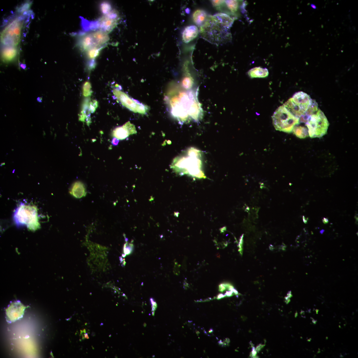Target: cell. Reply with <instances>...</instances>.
Returning <instances> with one entry per match:
<instances>
[{"label":"cell","instance_id":"obj_1","mask_svg":"<svg viewBox=\"0 0 358 358\" xmlns=\"http://www.w3.org/2000/svg\"><path fill=\"white\" fill-rule=\"evenodd\" d=\"M194 92L171 89L165 96L171 115L180 123L190 120L198 122L202 118V110Z\"/></svg>","mask_w":358,"mask_h":358},{"label":"cell","instance_id":"obj_2","mask_svg":"<svg viewBox=\"0 0 358 358\" xmlns=\"http://www.w3.org/2000/svg\"><path fill=\"white\" fill-rule=\"evenodd\" d=\"M201 157V151L191 147L175 158L171 168L175 172L181 175H188L196 178H205L202 171Z\"/></svg>","mask_w":358,"mask_h":358},{"label":"cell","instance_id":"obj_3","mask_svg":"<svg viewBox=\"0 0 358 358\" xmlns=\"http://www.w3.org/2000/svg\"><path fill=\"white\" fill-rule=\"evenodd\" d=\"M299 124H305L303 126L312 138H320L326 134L329 125L325 115L319 108L316 112L308 111L299 118Z\"/></svg>","mask_w":358,"mask_h":358},{"label":"cell","instance_id":"obj_4","mask_svg":"<svg viewBox=\"0 0 358 358\" xmlns=\"http://www.w3.org/2000/svg\"><path fill=\"white\" fill-rule=\"evenodd\" d=\"M229 28L219 23L213 16H208L205 23L200 27L202 37L214 44L220 45L226 41L229 35Z\"/></svg>","mask_w":358,"mask_h":358},{"label":"cell","instance_id":"obj_5","mask_svg":"<svg viewBox=\"0 0 358 358\" xmlns=\"http://www.w3.org/2000/svg\"><path fill=\"white\" fill-rule=\"evenodd\" d=\"M13 219L18 226L26 225L31 230H36L40 227L37 209L35 206L21 203L15 209Z\"/></svg>","mask_w":358,"mask_h":358},{"label":"cell","instance_id":"obj_6","mask_svg":"<svg viewBox=\"0 0 358 358\" xmlns=\"http://www.w3.org/2000/svg\"><path fill=\"white\" fill-rule=\"evenodd\" d=\"M273 123L276 130L290 133L299 123V118L295 117L284 106H280L272 117Z\"/></svg>","mask_w":358,"mask_h":358},{"label":"cell","instance_id":"obj_7","mask_svg":"<svg viewBox=\"0 0 358 358\" xmlns=\"http://www.w3.org/2000/svg\"><path fill=\"white\" fill-rule=\"evenodd\" d=\"M313 101L306 93L299 92L295 93L284 106L295 116L300 118L308 111Z\"/></svg>","mask_w":358,"mask_h":358},{"label":"cell","instance_id":"obj_8","mask_svg":"<svg viewBox=\"0 0 358 358\" xmlns=\"http://www.w3.org/2000/svg\"><path fill=\"white\" fill-rule=\"evenodd\" d=\"M119 15L116 10H112L108 14L103 15L98 20L88 22V27L89 30H100L108 34L116 26L119 20Z\"/></svg>","mask_w":358,"mask_h":358},{"label":"cell","instance_id":"obj_9","mask_svg":"<svg viewBox=\"0 0 358 358\" xmlns=\"http://www.w3.org/2000/svg\"><path fill=\"white\" fill-rule=\"evenodd\" d=\"M113 93L117 100L125 108L135 113L146 114L149 109V107L129 97L123 92L114 89Z\"/></svg>","mask_w":358,"mask_h":358},{"label":"cell","instance_id":"obj_10","mask_svg":"<svg viewBox=\"0 0 358 358\" xmlns=\"http://www.w3.org/2000/svg\"><path fill=\"white\" fill-rule=\"evenodd\" d=\"M18 19L8 25L2 33L1 40L3 44L13 47L18 44L20 40L21 21Z\"/></svg>","mask_w":358,"mask_h":358},{"label":"cell","instance_id":"obj_11","mask_svg":"<svg viewBox=\"0 0 358 358\" xmlns=\"http://www.w3.org/2000/svg\"><path fill=\"white\" fill-rule=\"evenodd\" d=\"M137 133L135 125L128 122L123 126L118 127L114 129L112 135L118 140H123L130 135L135 134Z\"/></svg>","mask_w":358,"mask_h":358},{"label":"cell","instance_id":"obj_12","mask_svg":"<svg viewBox=\"0 0 358 358\" xmlns=\"http://www.w3.org/2000/svg\"><path fill=\"white\" fill-rule=\"evenodd\" d=\"M26 307L20 302L12 303L6 310V314L9 321L14 322L23 317Z\"/></svg>","mask_w":358,"mask_h":358},{"label":"cell","instance_id":"obj_13","mask_svg":"<svg viewBox=\"0 0 358 358\" xmlns=\"http://www.w3.org/2000/svg\"><path fill=\"white\" fill-rule=\"evenodd\" d=\"M78 45L81 50L84 52L93 48H103L98 45L93 32L81 36Z\"/></svg>","mask_w":358,"mask_h":358},{"label":"cell","instance_id":"obj_14","mask_svg":"<svg viewBox=\"0 0 358 358\" xmlns=\"http://www.w3.org/2000/svg\"><path fill=\"white\" fill-rule=\"evenodd\" d=\"M198 27L194 25L187 27L183 34V40L186 43H188L197 37L199 33Z\"/></svg>","mask_w":358,"mask_h":358},{"label":"cell","instance_id":"obj_15","mask_svg":"<svg viewBox=\"0 0 358 358\" xmlns=\"http://www.w3.org/2000/svg\"><path fill=\"white\" fill-rule=\"evenodd\" d=\"M70 193L77 198L85 196L87 192L84 184L79 181L76 182L72 186Z\"/></svg>","mask_w":358,"mask_h":358},{"label":"cell","instance_id":"obj_16","mask_svg":"<svg viewBox=\"0 0 358 358\" xmlns=\"http://www.w3.org/2000/svg\"><path fill=\"white\" fill-rule=\"evenodd\" d=\"M208 17L206 12L202 9L196 10L193 15V19L194 23L200 27L204 24Z\"/></svg>","mask_w":358,"mask_h":358},{"label":"cell","instance_id":"obj_17","mask_svg":"<svg viewBox=\"0 0 358 358\" xmlns=\"http://www.w3.org/2000/svg\"><path fill=\"white\" fill-rule=\"evenodd\" d=\"M248 74L251 78H265L269 75L268 69L261 67H256L250 70Z\"/></svg>","mask_w":358,"mask_h":358},{"label":"cell","instance_id":"obj_18","mask_svg":"<svg viewBox=\"0 0 358 358\" xmlns=\"http://www.w3.org/2000/svg\"><path fill=\"white\" fill-rule=\"evenodd\" d=\"M213 16L219 23L229 28L234 23V19L227 14L220 13L214 14Z\"/></svg>","mask_w":358,"mask_h":358},{"label":"cell","instance_id":"obj_19","mask_svg":"<svg viewBox=\"0 0 358 358\" xmlns=\"http://www.w3.org/2000/svg\"><path fill=\"white\" fill-rule=\"evenodd\" d=\"M17 50L13 47H8L4 48L3 55L4 58L6 60H12L16 56Z\"/></svg>","mask_w":358,"mask_h":358},{"label":"cell","instance_id":"obj_20","mask_svg":"<svg viewBox=\"0 0 358 358\" xmlns=\"http://www.w3.org/2000/svg\"><path fill=\"white\" fill-rule=\"evenodd\" d=\"M103 48H93L85 52L86 53L87 56L88 58L91 59H94L100 54L101 50Z\"/></svg>","mask_w":358,"mask_h":358},{"label":"cell","instance_id":"obj_21","mask_svg":"<svg viewBox=\"0 0 358 358\" xmlns=\"http://www.w3.org/2000/svg\"><path fill=\"white\" fill-rule=\"evenodd\" d=\"M224 3L228 9L231 12L234 13L238 11L239 8V2L237 1H224Z\"/></svg>","mask_w":358,"mask_h":358},{"label":"cell","instance_id":"obj_22","mask_svg":"<svg viewBox=\"0 0 358 358\" xmlns=\"http://www.w3.org/2000/svg\"><path fill=\"white\" fill-rule=\"evenodd\" d=\"M100 10L103 15H105L109 13L113 9L111 4L107 2H104L101 4Z\"/></svg>","mask_w":358,"mask_h":358},{"label":"cell","instance_id":"obj_23","mask_svg":"<svg viewBox=\"0 0 358 358\" xmlns=\"http://www.w3.org/2000/svg\"><path fill=\"white\" fill-rule=\"evenodd\" d=\"M193 85V81L190 76H186L181 82V85L185 89H190Z\"/></svg>","mask_w":358,"mask_h":358},{"label":"cell","instance_id":"obj_24","mask_svg":"<svg viewBox=\"0 0 358 358\" xmlns=\"http://www.w3.org/2000/svg\"><path fill=\"white\" fill-rule=\"evenodd\" d=\"M91 88V85L90 83L88 81L86 82L83 88V95L84 96L87 97L91 95L92 93Z\"/></svg>","mask_w":358,"mask_h":358},{"label":"cell","instance_id":"obj_25","mask_svg":"<svg viewBox=\"0 0 358 358\" xmlns=\"http://www.w3.org/2000/svg\"><path fill=\"white\" fill-rule=\"evenodd\" d=\"M134 245L132 244L127 243L124 245V251L125 255H129L133 252Z\"/></svg>","mask_w":358,"mask_h":358},{"label":"cell","instance_id":"obj_26","mask_svg":"<svg viewBox=\"0 0 358 358\" xmlns=\"http://www.w3.org/2000/svg\"><path fill=\"white\" fill-rule=\"evenodd\" d=\"M31 3H26L22 5V6L20 7L18 10V13H24L27 11L28 9L31 6Z\"/></svg>","mask_w":358,"mask_h":358},{"label":"cell","instance_id":"obj_27","mask_svg":"<svg viewBox=\"0 0 358 358\" xmlns=\"http://www.w3.org/2000/svg\"><path fill=\"white\" fill-rule=\"evenodd\" d=\"M180 267L179 264L177 261H174L173 272L177 276H178L180 274Z\"/></svg>","mask_w":358,"mask_h":358},{"label":"cell","instance_id":"obj_28","mask_svg":"<svg viewBox=\"0 0 358 358\" xmlns=\"http://www.w3.org/2000/svg\"><path fill=\"white\" fill-rule=\"evenodd\" d=\"M243 237L244 235H242L240 239L238 246L239 248V251L241 255H242V254H243V245L244 243Z\"/></svg>","mask_w":358,"mask_h":358},{"label":"cell","instance_id":"obj_29","mask_svg":"<svg viewBox=\"0 0 358 358\" xmlns=\"http://www.w3.org/2000/svg\"><path fill=\"white\" fill-rule=\"evenodd\" d=\"M224 2V1H212V2L213 6L217 8Z\"/></svg>","mask_w":358,"mask_h":358},{"label":"cell","instance_id":"obj_30","mask_svg":"<svg viewBox=\"0 0 358 358\" xmlns=\"http://www.w3.org/2000/svg\"><path fill=\"white\" fill-rule=\"evenodd\" d=\"M187 259L186 257H185L182 263V268L185 271H186L187 269Z\"/></svg>","mask_w":358,"mask_h":358},{"label":"cell","instance_id":"obj_31","mask_svg":"<svg viewBox=\"0 0 358 358\" xmlns=\"http://www.w3.org/2000/svg\"><path fill=\"white\" fill-rule=\"evenodd\" d=\"M257 354V351L254 346L253 347L252 351L251 353L250 356L254 357H255Z\"/></svg>","mask_w":358,"mask_h":358},{"label":"cell","instance_id":"obj_32","mask_svg":"<svg viewBox=\"0 0 358 358\" xmlns=\"http://www.w3.org/2000/svg\"><path fill=\"white\" fill-rule=\"evenodd\" d=\"M234 294L233 291L231 290L227 291L224 295L226 296L230 297L233 295Z\"/></svg>","mask_w":358,"mask_h":358},{"label":"cell","instance_id":"obj_33","mask_svg":"<svg viewBox=\"0 0 358 358\" xmlns=\"http://www.w3.org/2000/svg\"><path fill=\"white\" fill-rule=\"evenodd\" d=\"M119 142V140L115 138H114L112 141V144L113 145L116 146L118 145Z\"/></svg>","mask_w":358,"mask_h":358},{"label":"cell","instance_id":"obj_34","mask_svg":"<svg viewBox=\"0 0 358 358\" xmlns=\"http://www.w3.org/2000/svg\"><path fill=\"white\" fill-rule=\"evenodd\" d=\"M264 346V345L261 344L259 345L258 346H257L256 348L257 351V352L260 351L263 348V347Z\"/></svg>","mask_w":358,"mask_h":358},{"label":"cell","instance_id":"obj_35","mask_svg":"<svg viewBox=\"0 0 358 358\" xmlns=\"http://www.w3.org/2000/svg\"><path fill=\"white\" fill-rule=\"evenodd\" d=\"M225 297V296L224 295L222 294H219L218 295L217 297H216V299L218 300H219Z\"/></svg>","mask_w":358,"mask_h":358},{"label":"cell","instance_id":"obj_36","mask_svg":"<svg viewBox=\"0 0 358 358\" xmlns=\"http://www.w3.org/2000/svg\"><path fill=\"white\" fill-rule=\"evenodd\" d=\"M323 223L325 224H327L329 222V220L327 218H324L322 219Z\"/></svg>","mask_w":358,"mask_h":358},{"label":"cell","instance_id":"obj_37","mask_svg":"<svg viewBox=\"0 0 358 358\" xmlns=\"http://www.w3.org/2000/svg\"><path fill=\"white\" fill-rule=\"evenodd\" d=\"M303 220L304 223L306 224L307 223V222L308 220V218H306L305 216H303Z\"/></svg>","mask_w":358,"mask_h":358},{"label":"cell","instance_id":"obj_38","mask_svg":"<svg viewBox=\"0 0 358 358\" xmlns=\"http://www.w3.org/2000/svg\"><path fill=\"white\" fill-rule=\"evenodd\" d=\"M20 67L22 69H25L26 68V65L25 64L21 63L20 64Z\"/></svg>","mask_w":358,"mask_h":358},{"label":"cell","instance_id":"obj_39","mask_svg":"<svg viewBox=\"0 0 358 358\" xmlns=\"http://www.w3.org/2000/svg\"><path fill=\"white\" fill-rule=\"evenodd\" d=\"M311 7L313 9H316V7L315 4H311L310 5Z\"/></svg>","mask_w":358,"mask_h":358},{"label":"cell","instance_id":"obj_40","mask_svg":"<svg viewBox=\"0 0 358 358\" xmlns=\"http://www.w3.org/2000/svg\"><path fill=\"white\" fill-rule=\"evenodd\" d=\"M37 100L38 102L41 103L42 101V97H38L37 98Z\"/></svg>","mask_w":358,"mask_h":358},{"label":"cell","instance_id":"obj_41","mask_svg":"<svg viewBox=\"0 0 358 358\" xmlns=\"http://www.w3.org/2000/svg\"><path fill=\"white\" fill-rule=\"evenodd\" d=\"M312 319V322L314 324H316L317 322V320H315L313 318H311Z\"/></svg>","mask_w":358,"mask_h":358},{"label":"cell","instance_id":"obj_42","mask_svg":"<svg viewBox=\"0 0 358 358\" xmlns=\"http://www.w3.org/2000/svg\"><path fill=\"white\" fill-rule=\"evenodd\" d=\"M324 231H325V230H323V229L322 230H321L320 231V234H323L324 233Z\"/></svg>","mask_w":358,"mask_h":358},{"label":"cell","instance_id":"obj_43","mask_svg":"<svg viewBox=\"0 0 358 358\" xmlns=\"http://www.w3.org/2000/svg\"><path fill=\"white\" fill-rule=\"evenodd\" d=\"M297 316H298V313H297V312H296V313H295V317H296Z\"/></svg>","mask_w":358,"mask_h":358},{"label":"cell","instance_id":"obj_44","mask_svg":"<svg viewBox=\"0 0 358 358\" xmlns=\"http://www.w3.org/2000/svg\"><path fill=\"white\" fill-rule=\"evenodd\" d=\"M315 311H316V313L318 314V312H319V310H317H317H315Z\"/></svg>","mask_w":358,"mask_h":358},{"label":"cell","instance_id":"obj_45","mask_svg":"<svg viewBox=\"0 0 358 358\" xmlns=\"http://www.w3.org/2000/svg\"><path fill=\"white\" fill-rule=\"evenodd\" d=\"M311 339H309V340H307V341H311Z\"/></svg>","mask_w":358,"mask_h":358}]
</instances>
